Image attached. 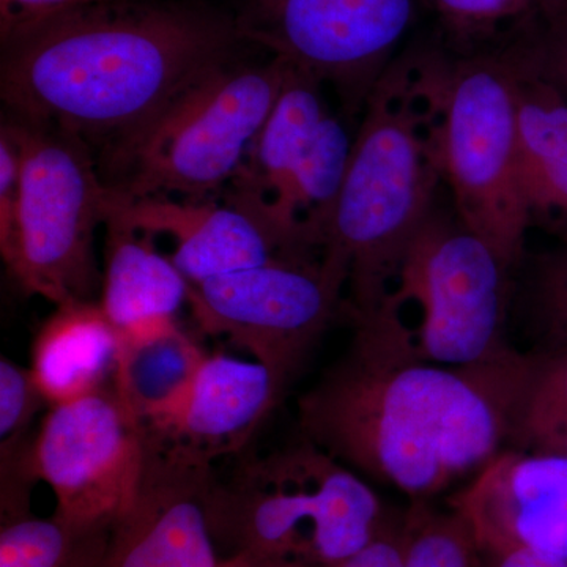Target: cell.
I'll return each instance as SVG.
<instances>
[{
    "mask_svg": "<svg viewBox=\"0 0 567 567\" xmlns=\"http://www.w3.org/2000/svg\"><path fill=\"white\" fill-rule=\"evenodd\" d=\"M207 357L181 324L151 338L122 342L115 391L145 431H159L185 404Z\"/></svg>",
    "mask_w": 567,
    "mask_h": 567,
    "instance_id": "obj_19",
    "label": "cell"
},
{
    "mask_svg": "<svg viewBox=\"0 0 567 567\" xmlns=\"http://www.w3.org/2000/svg\"><path fill=\"white\" fill-rule=\"evenodd\" d=\"M518 173L532 223L567 244V99L537 70L527 43L514 47Z\"/></svg>",
    "mask_w": 567,
    "mask_h": 567,
    "instance_id": "obj_17",
    "label": "cell"
},
{
    "mask_svg": "<svg viewBox=\"0 0 567 567\" xmlns=\"http://www.w3.org/2000/svg\"><path fill=\"white\" fill-rule=\"evenodd\" d=\"M3 125L21 152L17 227L0 248L7 270L22 292L55 306L96 301L103 271L95 233L117 193L100 174L91 145L76 134L18 117Z\"/></svg>",
    "mask_w": 567,
    "mask_h": 567,
    "instance_id": "obj_6",
    "label": "cell"
},
{
    "mask_svg": "<svg viewBox=\"0 0 567 567\" xmlns=\"http://www.w3.org/2000/svg\"><path fill=\"white\" fill-rule=\"evenodd\" d=\"M121 349L99 301H71L41 324L29 369L48 405L63 404L114 385Z\"/></svg>",
    "mask_w": 567,
    "mask_h": 567,
    "instance_id": "obj_18",
    "label": "cell"
},
{
    "mask_svg": "<svg viewBox=\"0 0 567 567\" xmlns=\"http://www.w3.org/2000/svg\"><path fill=\"white\" fill-rule=\"evenodd\" d=\"M137 233L169 235L171 257L189 284L248 270L315 249L276 219L262 194L233 182L224 204L171 197L128 199L117 194L111 215Z\"/></svg>",
    "mask_w": 567,
    "mask_h": 567,
    "instance_id": "obj_12",
    "label": "cell"
},
{
    "mask_svg": "<svg viewBox=\"0 0 567 567\" xmlns=\"http://www.w3.org/2000/svg\"><path fill=\"white\" fill-rule=\"evenodd\" d=\"M539 25L525 39L537 70L567 99V0H539Z\"/></svg>",
    "mask_w": 567,
    "mask_h": 567,
    "instance_id": "obj_25",
    "label": "cell"
},
{
    "mask_svg": "<svg viewBox=\"0 0 567 567\" xmlns=\"http://www.w3.org/2000/svg\"><path fill=\"white\" fill-rule=\"evenodd\" d=\"M145 446L147 431L112 385L50 406L33 436L29 473L51 487L58 516L115 520L140 484Z\"/></svg>",
    "mask_w": 567,
    "mask_h": 567,
    "instance_id": "obj_11",
    "label": "cell"
},
{
    "mask_svg": "<svg viewBox=\"0 0 567 567\" xmlns=\"http://www.w3.org/2000/svg\"><path fill=\"white\" fill-rule=\"evenodd\" d=\"M338 567H404V540L402 529H385L375 537L363 550L347 559Z\"/></svg>",
    "mask_w": 567,
    "mask_h": 567,
    "instance_id": "obj_29",
    "label": "cell"
},
{
    "mask_svg": "<svg viewBox=\"0 0 567 567\" xmlns=\"http://www.w3.org/2000/svg\"><path fill=\"white\" fill-rule=\"evenodd\" d=\"M548 342L525 353L506 445L567 458V327L547 322Z\"/></svg>",
    "mask_w": 567,
    "mask_h": 567,
    "instance_id": "obj_21",
    "label": "cell"
},
{
    "mask_svg": "<svg viewBox=\"0 0 567 567\" xmlns=\"http://www.w3.org/2000/svg\"><path fill=\"white\" fill-rule=\"evenodd\" d=\"M440 106V158L457 219L511 268L532 227L518 173L514 47L446 61Z\"/></svg>",
    "mask_w": 567,
    "mask_h": 567,
    "instance_id": "obj_7",
    "label": "cell"
},
{
    "mask_svg": "<svg viewBox=\"0 0 567 567\" xmlns=\"http://www.w3.org/2000/svg\"><path fill=\"white\" fill-rule=\"evenodd\" d=\"M31 369L0 358V511L31 509L33 481L29 473L33 417L47 405Z\"/></svg>",
    "mask_w": 567,
    "mask_h": 567,
    "instance_id": "obj_23",
    "label": "cell"
},
{
    "mask_svg": "<svg viewBox=\"0 0 567 567\" xmlns=\"http://www.w3.org/2000/svg\"><path fill=\"white\" fill-rule=\"evenodd\" d=\"M292 65L230 62L140 133L104 152L107 185L128 199L210 200L240 173Z\"/></svg>",
    "mask_w": 567,
    "mask_h": 567,
    "instance_id": "obj_5",
    "label": "cell"
},
{
    "mask_svg": "<svg viewBox=\"0 0 567 567\" xmlns=\"http://www.w3.org/2000/svg\"><path fill=\"white\" fill-rule=\"evenodd\" d=\"M282 393L274 372L259 361L208 354L174 420L147 432L183 456L213 465L248 446Z\"/></svg>",
    "mask_w": 567,
    "mask_h": 567,
    "instance_id": "obj_15",
    "label": "cell"
},
{
    "mask_svg": "<svg viewBox=\"0 0 567 567\" xmlns=\"http://www.w3.org/2000/svg\"><path fill=\"white\" fill-rule=\"evenodd\" d=\"M402 529L404 567H476V548L456 511L439 513L417 502Z\"/></svg>",
    "mask_w": 567,
    "mask_h": 567,
    "instance_id": "obj_24",
    "label": "cell"
},
{
    "mask_svg": "<svg viewBox=\"0 0 567 567\" xmlns=\"http://www.w3.org/2000/svg\"><path fill=\"white\" fill-rule=\"evenodd\" d=\"M104 265L99 303L121 341L164 333L188 303V279L169 257L156 251L152 235L110 216L104 223Z\"/></svg>",
    "mask_w": 567,
    "mask_h": 567,
    "instance_id": "obj_16",
    "label": "cell"
},
{
    "mask_svg": "<svg viewBox=\"0 0 567 567\" xmlns=\"http://www.w3.org/2000/svg\"><path fill=\"white\" fill-rule=\"evenodd\" d=\"M210 522L221 558L312 567L341 566L386 529L369 484L308 440L215 476Z\"/></svg>",
    "mask_w": 567,
    "mask_h": 567,
    "instance_id": "obj_4",
    "label": "cell"
},
{
    "mask_svg": "<svg viewBox=\"0 0 567 567\" xmlns=\"http://www.w3.org/2000/svg\"><path fill=\"white\" fill-rule=\"evenodd\" d=\"M354 320L344 357L298 401L305 440L420 502L502 451L525 353L450 368L415 357L390 300Z\"/></svg>",
    "mask_w": 567,
    "mask_h": 567,
    "instance_id": "obj_1",
    "label": "cell"
},
{
    "mask_svg": "<svg viewBox=\"0 0 567 567\" xmlns=\"http://www.w3.org/2000/svg\"><path fill=\"white\" fill-rule=\"evenodd\" d=\"M539 0H435L447 28L461 37L494 31L503 22L536 10Z\"/></svg>",
    "mask_w": 567,
    "mask_h": 567,
    "instance_id": "obj_26",
    "label": "cell"
},
{
    "mask_svg": "<svg viewBox=\"0 0 567 567\" xmlns=\"http://www.w3.org/2000/svg\"><path fill=\"white\" fill-rule=\"evenodd\" d=\"M100 0H0V40L18 39L44 22Z\"/></svg>",
    "mask_w": 567,
    "mask_h": 567,
    "instance_id": "obj_27",
    "label": "cell"
},
{
    "mask_svg": "<svg viewBox=\"0 0 567 567\" xmlns=\"http://www.w3.org/2000/svg\"><path fill=\"white\" fill-rule=\"evenodd\" d=\"M445 59H395L368 96L320 252L346 267L354 319L393 292L410 249L434 216Z\"/></svg>",
    "mask_w": 567,
    "mask_h": 567,
    "instance_id": "obj_3",
    "label": "cell"
},
{
    "mask_svg": "<svg viewBox=\"0 0 567 567\" xmlns=\"http://www.w3.org/2000/svg\"><path fill=\"white\" fill-rule=\"evenodd\" d=\"M476 567H567V558L539 548L518 546L495 555H476Z\"/></svg>",
    "mask_w": 567,
    "mask_h": 567,
    "instance_id": "obj_30",
    "label": "cell"
},
{
    "mask_svg": "<svg viewBox=\"0 0 567 567\" xmlns=\"http://www.w3.org/2000/svg\"><path fill=\"white\" fill-rule=\"evenodd\" d=\"M215 476L213 465L147 432L140 484L115 518L104 567H221L210 522Z\"/></svg>",
    "mask_w": 567,
    "mask_h": 567,
    "instance_id": "obj_13",
    "label": "cell"
},
{
    "mask_svg": "<svg viewBox=\"0 0 567 567\" xmlns=\"http://www.w3.org/2000/svg\"><path fill=\"white\" fill-rule=\"evenodd\" d=\"M221 567H312L297 565V563H264L256 561L245 557H227L223 558Z\"/></svg>",
    "mask_w": 567,
    "mask_h": 567,
    "instance_id": "obj_31",
    "label": "cell"
},
{
    "mask_svg": "<svg viewBox=\"0 0 567 567\" xmlns=\"http://www.w3.org/2000/svg\"><path fill=\"white\" fill-rule=\"evenodd\" d=\"M114 522L39 517L32 511L2 517L0 567H104Z\"/></svg>",
    "mask_w": 567,
    "mask_h": 567,
    "instance_id": "obj_22",
    "label": "cell"
},
{
    "mask_svg": "<svg viewBox=\"0 0 567 567\" xmlns=\"http://www.w3.org/2000/svg\"><path fill=\"white\" fill-rule=\"evenodd\" d=\"M245 43L235 14L192 0H100L2 44L13 117L76 134L103 153L155 121Z\"/></svg>",
    "mask_w": 567,
    "mask_h": 567,
    "instance_id": "obj_2",
    "label": "cell"
},
{
    "mask_svg": "<svg viewBox=\"0 0 567 567\" xmlns=\"http://www.w3.org/2000/svg\"><path fill=\"white\" fill-rule=\"evenodd\" d=\"M347 284L346 268L328 257H286L192 284L188 305L204 333L248 350L286 391L338 315Z\"/></svg>",
    "mask_w": 567,
    "mask_h": 567,
    "instance_id": "obj_9",
    "label": "cell"
},
{
    "mask_svg": "<svg viewBox=\"0 0 567 567\" xmlns=\"http://www.w3.org/2000/svg\"><path fill=\"white\" fill-rule=\"evenodd\" d=\"M509 270L458 219L450 221L434 213L390 293L391 300L417 311L415 327H406L415 357L473 368L516 353L505 338Z\"/></svg>",
    "mask_w": 567,
    "mask_h": 567,
    "instance_id": "obj_8",
    "label": "cell"
},
{
    "mask_svg": "<svg viewBox=\"0 0 567 567\" xmlns=\"http://www.w3.org/2000/svg\"><path fill=\"white\" fill-rule=\"evenodd\" d=\"M453 511L481 557L529 546L567 558V458L502 450Z\"/></svg>",
    "mask_w": 567,
    "mask_h": 567,
    "instance_id": "obj_14",
    "label": "cell"
},
{
    "mask_svg": "<svg viewBox=\"0 0 567 567\" xmlns=\"http://www.w3.org/2000/svg\"><path fill=\"white\" fill-rule=\"evenodd\" d=\"M322 85L292 66L234 182L251 186L268 204L281 199L330 112L323 100Z\"/></svg>",
    "mask_w": 567,
    "mask_h": 567,
    "instance_id": "obj_20",
    "label": "cell"
},
{
    "mask_svg": "<svg viewBox=\"0 0 567 567\" xmlns=\"http://www.w3.org/2000/svg\"><path fill=\"white\" fill-rule=\"evenodd\" d=\"M413 14L415 0H245L235 21L245 43L333 85L347 107L363 111Z\"/></svg>",
    "mask_w": 567,
    "mask_h": 567,
    "instance_id": "obj_10",
    "label": "cell"
},
{
    "mask_svg": "<svg viewBox=\"0 0 567 567\" xmlns=\"http://www.w3.org/2000/svg\"><path fill=\"white\" fill-rule=\"evenodd\" d=\"M539 289V301L547 322L567 327V252L547 264Z\"/></svg>",
    "mask_w": 567,
    "mask_h": 567,
    "instance_id": "obj_28",
    "label": "cell"
}]
</instances>
